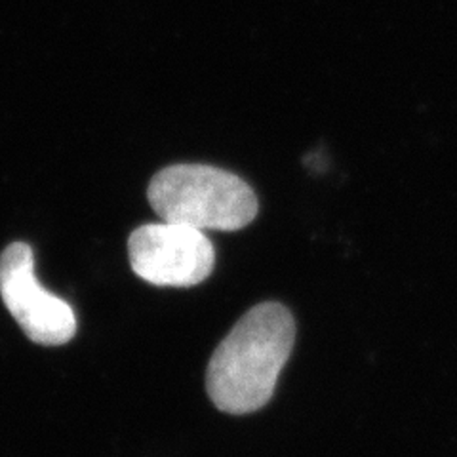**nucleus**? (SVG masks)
<instances>
[{
    "instance_id": "f257e3e1",
    "label": "nucleus",
    "mask_w": 457,
    "mask_h": 457,
    "mask_svg": "<svg viewBox=\"0 0 457 457\" xmlns=\"http://www.w3.org/2000/svg\"><path fill=\"white\" fill-rule=\"evenodd\" d=\"M295 341L292 312L280 303L255 305L213 351L206 389L213 404L233 416L262 410L275 393Z\"/></svg>"
},
{
    "instance_id": "f03ea898",
    "label": "nucleus",
    "mask_w": 457,
    "mask_h": 457,
    "mask_svg": "<svg viewBox=\"0 0 457 457\" xmlns=\"http://www.w3.org/2000/svg\"><path fill=\"white\" fill-rule=\"evenodd\" d=\"M149 204L164 221L212 231H238L257 216V196L231 171L206 164L161 170L149 185Z\"/></svg>"
},
{
    "instance_id": "7ed1b4c3",
    "label": "nucleus",
    "mask_w": 457,
    "mask_h": 457,
    "mask_svg": "<svg viewBox=\"0 0 457 457\" xmlns=\"http://www.w3.org/2000/svg\"><path fill=\"white\" fill-rule=\"evenodd\" d=\"M128 255L139 278L171 288L204 282L216 265V250L200 228L170 221L136 228L128 240Z\"/></svg>"
},
{
    "instance_id": "20e7f679",
    "label": "nucleus",
    "mask_w": 457,
    "mask_h": 457,
    "mask_svg": "<svg viewBox=\"0 0 457 457\" xmlns=\"http://www.w3.org/2000/svg\"><path fill=\"white\" fill-rule=\"evenodd\" d=\"M0 295L25 336L38 345L57 347L73 339L75 311L38 284L35 255L25 242H13L0 255Z\"/></svg>"
}]
</instances>
